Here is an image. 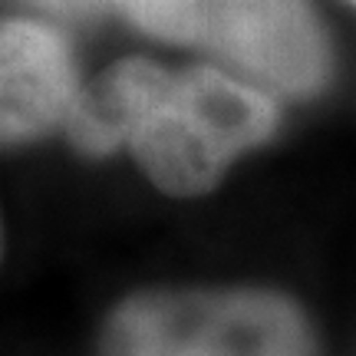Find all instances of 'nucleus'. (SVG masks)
I'll return each mask as SVG.
<instances>
[{
  "label": "nucleus",
  "mask_w": 356,
  "mask_h": 356,
  "mask_svg": "<svg viewBox=\"0 0 356 356\" xmlns=\"http://www.w3.org/2000/svg\"><path fill=\"white\" fill-rule=\"evenodd\" d=\"M63 129L83 152L126 145L155 188L195 198L274 136L277 106L270 92L218 66L172 73L152 60H119L92 89H79Z\"/></svg>",
  "instance_id": "f257e3e1"
},
{
  "label": "nucleus",
  "mask_w": 356,
  "mask_h": 356,
  "mask_svg": "<svg viewBox=\"0 0 356 356\" xmlns=\"http://www.w3.org/2000/svg\"><path fill=\"white\" fill-rule=\"evenodd\" d=\"M145 33L221 56L241 79L280 96H314L330 79V43L310 0H115Z\"/></svg>",
  "instance_id": "f03ea898"
},
{
  "label": "nucleus",
  "mask_w": 356,
  "mask_h": 356,
  "mask_svg": "<svg viewBox=\"0 0 356 356\" xmlns=\"http://www.w3.org/2000/svg\"><path fill=\"white\" fill-rule=\"evenodd\" d=\"M102 356H314V337L270 291H152L109 314Z\"/></svg>",
  "instance_id": "7ed1b4c3"
},
{
  "label": "nucleus",
  "mask_w": 356,
  "mask_h": 356,
  "mask_svg": "<svg viewBox=\"0 0 356 356\" xmlns=\"http://www.w3.org/2000/svg\"><path fill=\"white\" fill-rule=\"evenodd\" d=\"M79 99L60 33L30 20H0V145H20L66 126Z\"/></svg>",
  "instance_id": "20e7f679"
},
{
  "label": "nucleus",
  "mask_w": 356,
  "mask_h": 356,
  "mask_svg": "<svg viewBox=\"0 0 356 356\" xmlns=\"http://www.w3.org/2000/svg\"><path fill=\"white\" fill-rule=\"evenodd\" d=\"M40 7H50V10H66V13H83V10H96L106 0H33Z\"/></svg>",
  "instance_id": "39448f33"
},
{
  "label": "nucleus",
  "mask_w": 356,
  "mask_h": 356,
  "mask_svg": "<svg viewBox=\"0 0 356 356\" xmlns=\"http://www.w3.org/2000/svg\"><path fill=\"white\" fill-rule=\"evenodd\" d=\"M353 3H356V0H353Z\"/></svg>",
  "instance_id": "423d86ee"
}]
</instances>
